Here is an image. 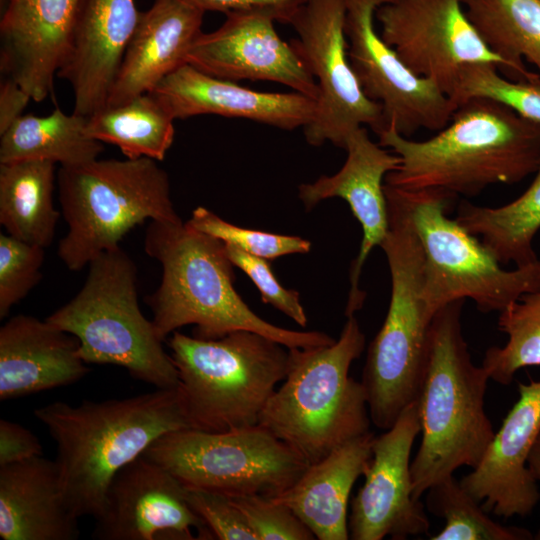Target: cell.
<instances>
[{"label":"cell","mask_w":540,"mask_h":540,"mask_svg":"<svg viewBox=\"0 0 540 540\" xmlns=\"http://www.w3.org/2000/svg\"><path fill=\"white\" fill-rule=\"evenodd\" d=\"M377 136L401 159L385 184L406 190L473 197L491 185L522 181L540 163V123L488 98L458 105L449 123L429 139L411 140L392 128Z\"/></svg>","instance_id":"6da1fadb"},{"label":"cell","mask_w":540,"mask_h":540,"mask_svg":"<svg viewBox=\"0 0 540 540\" xmlns=\"http://www.w3.org/2000/svg\"><path fill=\"white\" fill-rule=\"evenodd\" d=\"M34 415L56 443L63 499L78 518H97L119 470L161 436L189 428L178 386L77 406L56 401Z\"/></svg>","instance_id":"7a4b0ae2"},{"label":"cell","mask_w":540,"mask_h":540,"mask_svg":"<svg viewBox=\"0 0 540 540\" xmlns=\"http://www.w3.org/2000/svg\"><path fill=\"white\" fill-rule=\"evenodd\" d=\"M144 249L162 267L158 289L146 297L160 340L185 325L193 336L219 339L248 330L287 348H312L335 342L319 331H296L267 322L255 314L234 288V271L225 244L187 222L152 220Z\"/></svg>","instance_id":"3957f363"},{"label":"cell","mask_w":540,"mask_h":540,"mask_svg":"<svg viewBox=\"0 0 540 540\" xmlns=\"http://www.w3.org/2000/svg\"><path fill=\"white\" fill-rule=\"evenodd\" d=\"M464 301L440 308L430 325L418 397L421 441L411 461L415 498L458 468H475L495 434L484 408L490 377L473 363L462 331Z\"/></svg>","instance_id":"277c9868"},{"label":"cell","mask_w":540,"mask_h":540,"mask_svg":"<svg viewBox=\"0 0 540 540\" xmlns=\"http://www.w3.org/2000/svg\"><path fill=\"white\" fill-rule=\"evenodd\" d=\"M365 349L355 315L347 317L334 343L289 348V369L263 409L259 423L314 464L370 431L365 389L349 374Z\"/></svg>","instance_id":"5b68a950"},{"label":"cell","mask_w":540,"mask_h":540,"mask_svg":"<svg viewBox=\"0 0 540 540\" xmlns=\"http://www.w3.org/2000/svg\"><path fill=\"white\" fill-rule=\"evenodd\" d=\"M389 231L380 245L387 258L391 296L385 320L370 342L361 383L371 422L391 428L418 399L426 372L433 320L422 298L423 252L397 190L384 185Z\"/></svg>","instance_id":"8992f818"},{"label":"cell","mask_w":540,"mask_h":540,"mask_svg":"<svg viewBox=\"0 0 540 540\" xmlns=\"http://www.w3.org/2000/svg\"><path fill=\"white\" fill-rule=\"evenodd\" d=\"M168 346L189 428L206 432L258 425L289 369V348L248 330L210 340L175 331Z\"/></svg>","instance_id":"52a82bcc"},{"label":"cell","mask_w":540,"mask_h":540,"mask_svg":"<svg viewBox=\"0 0 540 540\" xmlns=\"http://www.w3.org/2000/svg\"><path fill=\"white\" fill-rule=\"evenodd\" d=\"M57 187L66 235L57 254L79 271L146 220H182L172 203L167 173L151 158L99 160L60 166Z\"/></svg>","instance_id":"ba28073f"},{"label":"cell","mask_w":540,"mask_h":540,"mask_svg":"<svg viewBox=\"0 0 540 540\" xmlns=\"http://www.w3.org/2000/svg\"><path fill=\"white\" fill-rule=\"evenodd\" d=\"M88 266L80 291L46 320L77 338L79 356L86 364L120 366L156 388L177 387L171 355L140 310L134 261L118 247Z\"/></svg>","instance_id":"9c48e42d"},{"label":"cell","mask_w":540,"mask_h":540,"mask_svg":"<svg viewBox=\"0 0 540 540\" xmlns=\"http://www.w3.org/2000/svg\"><path fill=\"white\" fill-rule=\"evenodd\" d=\"M394 188L422 248V298L431 315L465 299L482 313H500L524 294L540 290L539 259L503 269L477 236L447 215L456 195L442 189Z\"/></svg>","instance_id":"30bf717a"},{"label":"cell","mask_w":540,"mask_h":540,"mask_svg":"<svg viewBox=\"0 0 540 540\" xmlns=\"http://www.w3.org/2000/svg\"><path fill=\"white\" fill-rule=\"evenodd\" d=\"M143 456L166 469L186 489L230 498L279 496L309 466L260 425L228 432L179 429L161 436Z\"/></svg>","instance_id":"8fae6325"},{"label":"cell","mask_w":540,"mask_h":540,"mask_svg":"<svg viewBox=\"0 0 540 540\" xmlns=\"http://www.w3.org/2000/svg\"><path fill=\"white\" fill-rule=\"evenodd\" d=\"M345 13V0H306L290 22L298 35L290 44L319 88L316 115L304 128L312 146L331 142L344 149L356 129H384L381 105L366 96L351 66Z\"/></svg>","instance_id":"7c38bea8"},{"label":"cell","mask_w":540,"mask_h":540,"mask_svg":"<svg viewBox=\"0 0 540 540\" xmlns=\"http://www.w3.org/2000/svg\"><path fill=\"white\" fill-rule=\"evenodd\" d=\"M375 17L380 36L402 62L449 97L469 64H493L518 80L513 67L484 42L462 0H392L378 7Z\"/></svg>","instance_id":"4fadbf2b"},{"label":"cell","mask_w":540,"mask_h":540,"mask_svg":"<svg viewBox=\"0 0 540 540\" xmlns=\"http://www.w3.org/2000/svg\"><path fill=\"white\" fill-rule=\"evenodd\" d=\"M390 1L345 0L351 66L366 96L381 105L384 129L408 138L419 129L439 131L457 106L435 83L412 72L377 33L376 10Z\"/></svg>","instance_id":"5bb4252c"},{"label":"cell","mask_w":540,"mask_h":540,"mask_svg":"<svg viewBox=\"0 0 540 540\" xmlns=\"http://www.w3.org/2000/svg\"><path fill=\"white\" fill-rule=\"evenodd\" d=\"M420 430L417 399L375 437L365 481L351 500L349 539L404 540L428 534L429 518L413 495L411 476V452Z\"/></svg>","instance_id":"9a60e30c"},{"label":"cell","mask_w":540,"mask_h":540,"mask_svg":"<svg viewBox=\"0 0 540 540\" xmlns=\"http://www.w3.org/2000/svg\"><path fill=\"white\" fill-rule=\"evenodd\" d=\"M186 488L143 455L113 478L91 537L97 540L215 539L190 508Z\"/></svg>","instance_id":"2e32d148"},{"label":"cell","mask_w":540,"mask_h":540,"mask_svg":"<svg viewBox=\"0 0 540 540\" xmlns=\"http://www.w3.org/2000/svg\"><path fill=\"white\" fill-rule=\"evenodd\" d=\"M216 30L201 32L186 63L217 78L272 81L314 100L315 78L290 43L274 28V17L257 11L230 12Z\"/></svg>","instance_id":"e0dca14e"},{"label":"cell","mask_w":540,"mask_h":540,"mask_svg":"<svg viewBox=\"0 0 540 540\" xmlns=\"http://www.w3.org/2000/svg\"><path fill=\"white\" fill-rule=\"evenodd\" d=\"M344 150L347 158L335 174L323 175L312 183H303L298 195L307 210L329 198L345 200L360 223L363 236L357 257L350 268V290L345 316L355 315L365 301L360 289V275L370 252L380 246L389 231L385 177L396 170L401 159L371 140L365 127L353 131Z\"/></svg>","instance_id":"ac0fdd59"},{"label":"cell","mask_w":540,"mask_h":540,"mask_svg":"<svg viewBox=\"0 0 540 540\" xmlns=\"http://www.w3.org/2000/svg\"><path fill=\"white\" fill-rule=\"evenodd\" d=\"M518 399L472 472L461 485L496 516H527L540 500L537 481L528 468L540 435V380L518 383Z\"/></svg>","instance_id":"d6986e66"},{"label":"cell","mask_w":540,"mask_h":540,"mask_svg":"<svg viewBox=\"0 0 540 540\" xmlns=\"http://www.w3.org/2000/svg\"><path fill=\"white\" fill-rule=\"evenodd\" d=\"M139 16L135 0H80L57 73L71 85L74 113L105 107Z\"/></svg>","instance_id":"ffe728a7"},{"label":"cell","mask_w":540,"mask_h":540,"mask_svg":"<svg viewBox=\"0 0 540 540\" xmlns=\"http://www.w3.org/2000/svg\"><path fill=\"white\" fill-rule=\"evenodd\" d=\"M151 93L174 119L213 114L294 130L309 125L317 111L316 100L301 93L252 90L189 64L166 76Z\"/></svg>","instance_id":"44dd1931"},{"label":"cell","mask_w":540,"mask_h":540,"mask_svg":"<svg viewBox=\"0 0 540 540\" xmlns=\"http://www.w3.org/2000/svg\"><path fill=\"white\" fill-rule=\"evenodd\" d=\"M80 0H6L1 68L40 102L53 92Z\"/></svg>","instance_id":"7402d4cb"},{"label":"cell","mask_w":540,"mask_h":540,"mask_svg":"<svg viewBox=\"0 0 540 540\" xmlns=\"http://www.w3.org/2000/svg\"><path fill=\"white\" fill-rule=\"evenodd\" d=\"M204 14L186 0H155L148 10L140 12L105 106L151 92L187 64L188 51L202 32Z\"/></svg>","instance_id":"603a6c76"},{"label":"cell","mask_w":540,"mask_h":540,"mask_svg":"<svg viewBox=\"0 0 540 540\" xmlns=\"http://www.w3.org/2000/svg\"><path fill=\"white\" fill-rule=\"evenodd\" d=\"M76 337L33 316L16 315L0 328V400L71 385L89 369Z\"/></svg>","instance_id":"cb8c5ba5"},{"label":"cell","mask_w":540,"mask_h":540,"mask_svg":"<svg viewBox=\"0 0 540 540\" xmlns=\"http://www.w3.org/2000/svg\"><path fill=\"white\" fill-rule=\"evenodd\" d=\"M78 519L63 499L55 461L38 456L0 466L3 540H76Z\"/></svg>","instance_id":"d4e9b609"},{"label":"cell","mask_w":540,"mask_h":540,"mask_svg":"<svg viewBox=\"0 0 540 540\" xmlns=\"http://www.w3.org/2000/svg\"><path fill=\"white\" fill-rule=\"evenodd\" d=\"M374 433L359 436L307 467L274 499L288 506L318 540H347L351 490L372 458Z\"/></svg>","instance_id":"484cf974"},{"label":"cell","mask_w":540,"mask_h":540,"mask_svg":"<svg viewBox=\"0 0 540 540\" xmlns=\"http://www.w3.org/2000/svg\"><path fill=\"white\" fill-rule=\"evenodd\" d=\"M55 163H0V224L7 234L43 248L50 246L60 217L53 202Z\"/></svg>","instance_id":"4316f807"},{"label":"cell","mask_w":540,"mask_h":540,"mask_svg":"<svg viewBox=\"0 0 540 540\" xmlns=\"http://www.w3.org/2000/svg\"><path fill=\"white\" fill-rule=\"evenodd\" d=\"M87 122L88 117L60 108L47 116H21L0 134V163L44 160L75 166L93 161L104 147L88 133Z\"/></svg>","instance_id":"83f0119b"},{"label":"cell","mask_w":540,"mask_h":540,"mask_svg":"<svg viewBox=\"0 0 540 540\" xmlns=\"http://www.w3.org/2000/svg\"><path fill=\"white\" fill-rule=\"evenodd\" d=\"M529 187L516 199L498 207L460 202L456 220L479 236L501 264L526 265L537 260L533 240L540 230V163Z\"/></svg>","instance_id":"f1b7e54d"},{"label":"cell","mask_w":540,"mask_h":540,"mask_svg":"<svg viewBox=\"0 0 540 540\" xmlns=\"http://www.w3.org/2000/svg\"><path fill=\"white\" fill-rule=\"evenodd\" d=\"M487 46L506 60L518 80L540 75V0H462Z\"/></svg>","instance_id":"f546056e"},{"label":"cell","mask_w":540,"mask_h":540,"mask_svg":"<svg viewBox=\"0 0 540 540\" xmlns=\"http://www.w3.org/2000/svg\"><path fill=\"white\" fill-rule=\"evenodd\" d=\"M174 118L151 92L116 106H105L88 117V133L117 146L128 159L162 161L173 144Z\"/></svg>","instance_id":"4dcf8cb0"},{"label":"cell","mask_w":540,"mask_h":540,"mask_svg":"<svg viewBox=\"0 0 540 540\" xmlns=\"http://www.w3.org/2000/svg\"><path fill=\"white\" fill-rule=\"evenodd\" d=\"M428 510L444 519V527L431 540H530L532 533L522 527L494 521L479 501L472 497L454 475L427 490Z\"/></svg>","instance_id":"1f68e13d"},{"label":"cell","mask_w":540,"mask_h":540,"mask_svg":"<svg viewBox=\"0 0 540 540\" xmlns=\"http://www.w3.org/2000/svg\"><path fill=\"white\" fill-rule=\"evenodd\" d=\"M498 328L507 342L488 348L482 366L490 380L509 385L518 370L540 366V290L524 294L501 311Z\"/></svg>","instance_id":"d6a6232c"},{"label":"cell","mask_w":540,"mask_h":540,"mask_svg":"<svg viewBox=\"0 0 540 540\" xmlns=\"http://www.w3.org/2000/svg\"><path fill=\"white\" fill-rule=\"evenodd\" d=\"M488 98L512 109L520 116L540 123V75L528 80H512L498 73L493 64L464 66L458 76L451 101L460 105L471 98Z\"/></svg>","instance_id":"836d02e7"},{"label":"cell","mask_w":540,"mask_h":540,"mask_svg":"<svg viewBox=\"0 0 540 540\" xmlns=\"http://www.w3.org/2000/svg\"><path fill=\"white\" fill-rule=\"evenodd\" d=\"M187 223L224 244L248 254L272 260L291 254H306L311 250L310 241L299 236L281 235L233 225L214 212L197 207Z\"/></svg>","instance_id":"e575fe53"},{"label":"cell","mask_w":540,"mask_h":540,"mask_svg":"<svg viewBox=\"0 0 540 540\" xmlns=\"http://www.w3.org/2000/svg\"><path fill=\"white\" fill-rule=\"evenodd\" d=\"M44 248L0 234V318L19 303L40 281Z\"/></svg>","instance_id":"d590c367"},{"label":"cell","mask_w":540,"mask_h":540,"mask_svg":"<svg viewBox=\"0 0 540 540\" xmlns=\"http://www.w3.org/2000/svg\"><path fill=\"white\" fill-rule=\"evenodd\" d=\"M231 500L244 515L257 540L316 539L312 531L288 506L272 498L251 495Z\"/></svg>","instance_id":"8d00e7d4"},{"label":"cell","mask_w":540,"mask_h":540,"mask_svg":"<svg viewBox=\"0 0 540 540\" xmlns=\"http://www.w3.org/2000/svg\"><path fill=\"white\" fill-rule=\"evenodd\" d=\"M225 248L232 264L242 270L255 284L263 303L272 305L301 327L306 326L307 317L299 293L286 289L279 283L266 259L227 244Z\"/></svg>","instance_id":"74e56055"},{"label":"cell","mask_w":540,"mask_h":540,"mask_svg":"<svg viewBox=\"0 0 540 540\" xmlns=\"http://www.w3.org/2000/svg\"><path fill=\"white\" fill-rule=\"evenodd\" d=\"M190 508L205 522L215 539L257 540L231 498L204 490L186 489Z\"/></svg>","instance_id":"f35d334b"},{"label":"cell","mask_w":540,"mask_h":540,"mask_svg":"<svg viewBox=\"0 0 540 540\" xmlns=\"http://www.w3.org/2000/svg\"><path fill=\"white\" fill-rule=\"evenodd\" d=\"M196 8L230 12L257 11L271 15L277 22L290 24L296 11L306 0H186Z\"/></svg>","instance_id":"ab89813d"},{"label":"cell","mask_w":540,"mask_h":540,"mask_svg":"<svg viewBox=\"0 0 540 540\" xmlns=\"http://www.w3.org/2000/svg\"><path fill=\"white\" fill-rule=\"evenodd\" d=\"M42 456L39 439L22 425L0 420V466Z\"/></svg>","instance_id":"60d3db41"},{"label":"cell","mask_w":540,"mask_h":540,"mask_svg":"<svg viewBox=\"0 0 540 540\" xmlns=\"http://www.w3.org/2000/svg\"><path fill=\"white\" fill-rule=\"evenodd\" d=\"M31 96L13 79H6L0 88V134L19 117Z\"/></svg>","instance_id":"b9f144b4"},{"label":"cell","mask_w":540,"mask_h":540,"mask_svg":"<svg viewBox=\"0 0 540 540\" xmlns=\"http://www.w3.org/2000/svg\"><path fill=\"white\" fill-rule=\"evenodd\" d=\"M528 468L533 478L540 481V435L538 436L528 459Z\"/></svg>","instance_id":"7bdbcfd3"},{"label":"cell","mask_w":540,"mask_h":540,"mask_svg":"<svg viewBox=\"0 0 540 540\" xmlns=\"http://www.w3.org/2000/svg\"><path fill=\"white\" fill-rule=\"evenodd\" d=\"M534 539L540 540V528H539V530L537 531V533L534 535Z\"/></svg>","instance_id":"ee69618b"}]
</instances>
